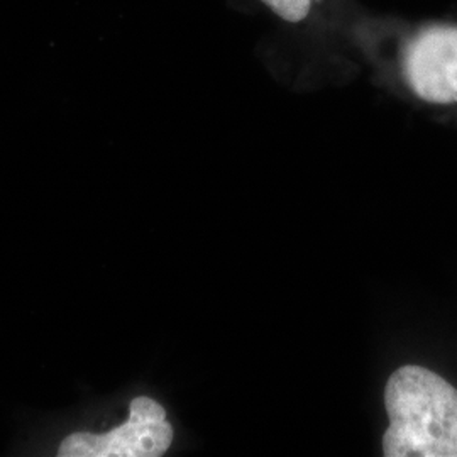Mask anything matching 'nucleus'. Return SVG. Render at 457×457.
I'll use <instances>...</instances> for the list:
<instances>
[{
    "label": "nucleus",
    "instance_id": "1",
    "mask_svg": "<svg viewBox=\"0 0 457 457\" xmlns=\"http://www.w3.org/2000/svg\"><path fill=\"white\" fill-rule=\"evenodd\" d=\"M349 53L388 71L427 104H457V24H410L358 9L344 24Z\"/></svg>",
    "mask_w": 457,
    "mask_h": 457
},
{
    "label": "nucleus",
    "instance_id": "2",
    "mask_svg": "<svg viewBox=\"0 0 457 457\" xmlns=\"http://www.w3.org/2000/svg\"><path fill=\"white\" fill-rule=\"evenodd\" d=\"M383 456L457 457V390L424 366H402L385 386Z\"/></svg>",
    "mask_w": 457,
    "mask_h": 457
},
{
    "label": "nucleus",
    "instance_id": "3",
    "mask_svg": "<svg viewBox=\"0 0 457 457\" xmlns=\"http://www.w3.org/2000/svg\"><path fill=\"white\" fill-rule=\"evenodd\" d=\"M173 442V427L163 407L147 396L131 402L129 419L107 434H71L62 442V457H158Z\"/></svg>",
    "mask_w": 457,
    "mask_h": 457
},
{
    "label": "nucleus",
    "instance_id": "4",
    "mask_svg": "<svg viewBox=\"0 0 457 457\" xmlns=\"http://www.w3.org/2000/svg\"><path fill=\"white\" fill-rule=\"evenodd\" d=\"M278 28L296 45H315L349 53L328 0H258Z\"/></svg>",
    "mask_w": 457,
    "mask_h": 457
},
{
    "label": "nucleus",
    "instance_id": "5",
    "mask_svg": "<svg viewBox=\"0 0 457 457\" xmlns=\"http://www.w3.org/2000/svg\"><path fill=\"white\" fill-rule=\"evenodd\" d=\"M328 4H330V9H332V14H334L336 21L339 22V26L344 31V24L347 22L351 14L358 9L360 4L356 0H328Z\"/></svg>",
    "mask_w": 457,
    "mask_h": 457
}]
</instances>
